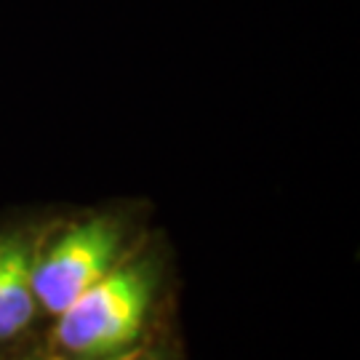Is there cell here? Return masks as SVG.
<instances>
[{
	"mask_svg": "<svg viewBox=\"0 0 360 360\" xmlns=\"http://www.w3.org/2000/svg\"><path fill=\"white\" fill-rule=\"evenodd\" d=\"M163 283V257L134 248L56 315L49 345L53 360H104L142 345L153 328Z\"/></svg>",
	"mask_w": 360,
	"mask_h": 360,
	"instance_id": "obj_1",
	"label": "cell"
},
{
	"mask_svg": "<svg viewBox=\"0 0 360 360\" xmlns=\"http://www.w3.org/2000/svg\"><path fill=\"white\" fill-rule=\"evenodd\" d=\"M134 251L129 219L115 211L86 214L40 232L32 283L43 315L56 318Z\"/></svg>",
	"mask_w": 360,
	"mask_h": 360,
	"instance_id": "obj_2",
	"label": "cell"
},
{
	"mask_svg": "<svg viewBox=\"0 0 360 360\" xmlns=\"http://www.w3.org/2000/svg\"><path fill=\"white\" fill-rule=\"evenodd\" d=\"M40 232L11 224L0 230V345H13L40 315L32 264Z\"/></svg>",
	"mask_w": 360,
	"mask_h": 360,
	"instance_id": "obj_3",
	"label": "cell"
},
{
	"mask_svg": "<svg viewBox=\"0 0 360 360\" xmlns=\"http://www.w3.org/2000/svg\"><path fill=\"white\" fill-rule=\"evenodd\" d=\"M104 360H179V358H176L174 345L160 342V339H155V336L150 334L142 345H136V347L129 349V352H120L115 358H104Z\"/></svg>",
	"mask_w": 360,
	"mask_h": 360,
	"instance_id": "obj_4",
	"label": "cell"
},
{
	"mask_svg": "<svg viewBox=\"0 0 360 360\" xmlns=\"http://www.w3.org/2000/svg\"><path fill=\"white\" fill-rule=\"evenodd\" d=\"M3 360H53V355L49 352V347H38V345H30V347L13 349L11 355H6Z\"/></svg>",
	"mask_w": 360,
	"mask_h": 360,
	"instance_id": "obj_5",
	"label": "cell"
}]
</instances>
